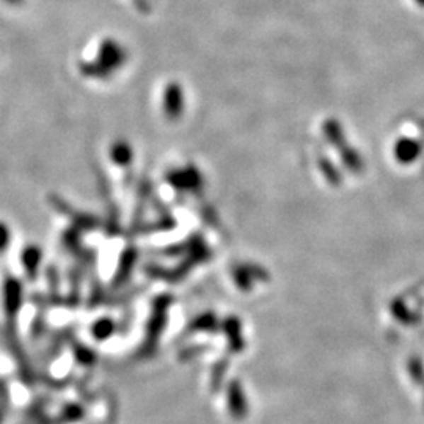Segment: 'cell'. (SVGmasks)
I'll list each match as a JSON object with an SVG mask.
<instances>
[{
    "instance_id": "1",
    "label": "cell",
    "mask_w": 424,
    "mask_h": 424,
    "mask_svg": "<svg viewBox=\"0 0 424 424\" xmlns=\"http://www.w3.org/2000/svg\"><path fill=\"white\" fill-rule=\"evenodd\" d=\"M127 60L126 49L120 45L117 40L105 38L98 47V54L95 59L81 63V74L87 79L95 81H105L110 76L123 68Z\"/></svg>"
},
{
    "instance_id": "2",
    "label": "cell",
    "mask_w": 424,
    "mask_h": 424,
    "mask_svg": "<svg viewBox=\"0 0 424 424\" xmlns=\"http://www.w3.org/2000/svg\"><path fill=\"white\" fill-rule=\"evenodd\" d=\"M23 283L11 275L6 277L2 283V308L6 319L13 321L16 318L18 311L21 310V306H23Z\"/></svg>"
},
{
    "instance_id": "3",
    "label": "cell",
    "mask_w": 424,
    "mask_h": 424,
    "mask_svg": "<svg viewBox=\"0 0 424 424\" xmlns=\"http://www.w3.org/2000/svg\"><path fill=\"white\" fill-rule=\"evenodd\" d=\"M164 112L168 118L175 120L181 117L184 110V91L181 85L176 82H170L164 91Z\"/></svg>"
},
{
    "instance_id": "4",
    "label": "cell",
    "mask_w": 424,
    "mask_h": 424,
    "mask_svg": "<svg viewBox=\"0 0 424 424\" xmlns=\"http://www.w3.org/2000/svg\"><path fill=\"white\" fill-rule=\"evenodd\" d=\"M42 261V251L37 243H27V246L21 250V264L28 278H37L40 265Z\"/></svg>"
},
{
    "instance_id": "5",
    "label": "cell",
    "mask_w": 424,
    "mask_h": 424,
    "mask_svg": "<svg viewBox=\"0 0 424 424\" xmlns=\"http://www.w3.org/2000/svg\"><path fill=\"white\" fill-rule=\"evenodd\" d=\"M13 242V231L10 225L6 222L0 220V255H4L8 251Z\"/></svg>"
},
{
    "instance_id": "6",
    "label": "cell",
    "mask_w": 424,
    "mask_h": 424,
    "mask_svg": "<svg viewBox=\"0 0 424 424\" xmlns=\"http://www.w3.org/2000/svg\"><path fill=\"white\" fill-rule=\"evenodd\" d=\"M2 2H5L6 5H10V6H21V5H24L25 0H2Z\"/></svg>"
}]
</instances>
